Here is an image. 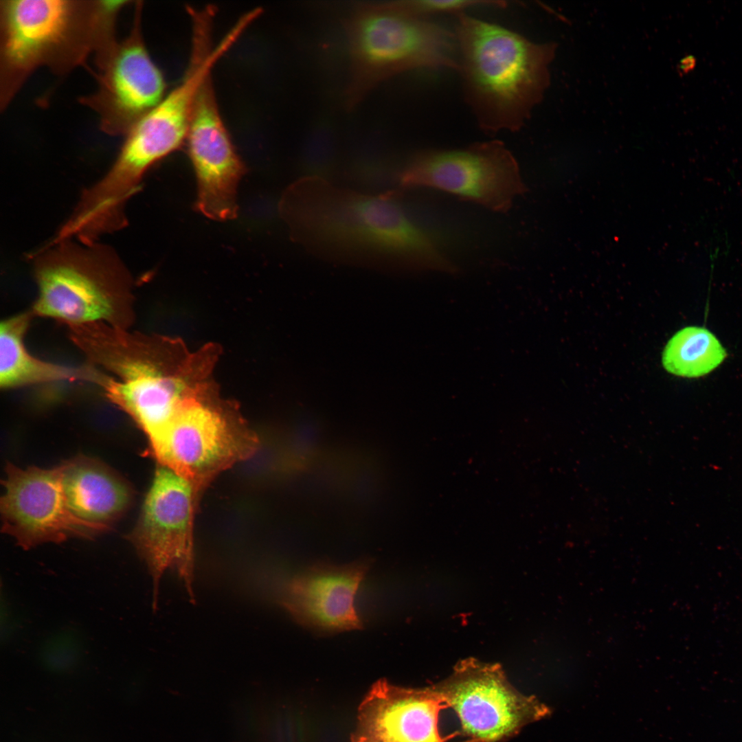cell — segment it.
Wrapping results in <instances>:
<instances>
[{
    "mask_svg": "<svg viewBox=\"0 0 742 742\" xmlns=\"http://www.w3.org/2000/svg\"><path fill=\"white\" fill-rule=\"evenodd\" d=\"M446 708L433 686L404 688L379 680L359 706L352 742H447L452 737H443L438 728Z\"/></svg>",
    "mask_w": 742,
    "mask_h": 742,
    "instance_id": "16",
    "label": "cell"
},
{
    "mask_svg": "<svg viewBox=\"0 0 742 742\" xmlns=\"http://www.w3.org/2000/svg\"><path fill=\"white\" fill-rule=\"evenodd\" d=\"M454 38L444 28L402 12H375L357 22L358 56L376 67H458Z\"/></svg>",
    "mask_w": 742,
    "mask_h": 742,
    "instance_id": "14",
    "label": "cell"
},
{
    "mask_svg": "<svg viewBox=\"0 0 742 742\" xmlns=\"http://www.w3.org/2000/svg\"><path fill=\"white\" fill-rule=\"evenodd\" d=\"M368 569L363 562L310 567L285 584L280 603L297 623L310 629L322 633L359 629L363 623L355 600Z\"/></svg>",
    "mask_w": 742,
    "mask_h": 742,
    "instance_id": "15",
    "label": "cell"
},
{
    "mask_svg": "<svg viewBox=\"0 0 742 742\" xmlns=\"http://www.w3.org/2000/svg\"><path fill=\"white\" fill-rule=\"evenodd\" d=\"M5 472L2 531L24 550L71 538L93 539L111 530L72 512L63 487V463L51 469H21L8 462Z\"/></svg>",
    "mask_w": 742,
    "mask_h": 742,
    "instance_id": "10",
    "label": "cell"
},
{
    "mask_svg": "<svg viewBox=\"0 0 742 742\" xmlns=\"http://www.w3.org/2000/svg\"><path fill=\"white\" fill-rule=\"evenodd\" d=\"M63 464V487L72 512L82 519L111 528L131 504L130 484L91 458L78 456Z\"/></svg>",
    "mask_w": 742,
    "mask_h": 742,
    "instance_id": "17",
    "label": "cell"
},
{
    "mask_svg": "<svg viewBox=\"0 0 742 742\" xmlns=\"http://www.w3.org/2000/svg\"><path fill=\"white\" fill-rule=\"evenodd\" d=\"M34 317L29 310L1 322V388L8 390L48 383L78 381L96 384L100 371L89 363L81 367L63 366L41 360L29 352L24 337Z\"/></svg>",
    "mask_w": 742,
    "mask_h": 742,
    "instance_id": "18",
    "label": "cell"
},
{
    "mask_svg": "<svg viewBox=\"0 0 742 742\" xmlns=\"http://www.w3.org/2000/svg\"><path fill=\"white\" fill-rule=\"evenodd\" d=\"M211 34L204 29L192 32L191 58L182 80L124 135L120 151L135 167L147 171L186 142L200 85L236 42L234 35L227 34L214 46Z\"/></svg>",
    "mask_w": 742,
    "mask_h": 742,
    "instance_id": "12",
    "label": "cell"
},
{
    "mask_svg": "<svg viewBox=\"0 0 742 742\" xmlns=\"http://www.w3.org/2000/svg\"><path fill=\"white\" fill-rule=\"evenodd\" d=\"M142 2H136L130 34L97 64L98 87L80 99L96 113L100 128L109 135H125L166 95L163 74L142 36Z\"/></svg>",
    "mask_w": 742,
    "mask_h": 742,
    "instance_id": "11",
    "label": "cell"
},
{
    "mask_svg": "<svg viewBox=\"0 0 742 742\" xmlns=\"http://www.w3.org/2000/svg\"><path fill=\"white\" fill-rule=\"evenodd\" d=\"M457 16V70L479 126L489 133L520 129L548 87L556 45L533 43L463 13Z\"/></svg>",
    "mask_w": 742,
    "mask_h": 742,
    "instance_id": "4",
    "label": "cell"
},
{
    "mask_svg": "<svg viewBox=\"0 0 742 742\" xmlns=\"http://www.w3.org/2000/svg\"><path fill=\"white\" fill-rule=\"evenodd\" d=\"M33 273L34 316L67 326L101 322L130 329L133 325L132 276L109 246L74 239L52 242L33 259Z\"/></svg>",
    "mask_w": 742,
    "mask_h": 742,
    "instance_id": "5",
    "label": "cell"
},
{
    "mask_svg": "<svg viewBox=\"0 0 742 742\" xmlns=\"http://www.w3.org/2000/svg\"><path fill=\"white\" fill-rule=\"evenodd\" d=\"M457 715L462 734L475 742H503L551 711L534 696L518 691L498 664L460 661L432 686Z\"/></svg>",
    "mask_w": 742,
    "mask_h": 742,
    "instance_id": "9",
    "label": "cell"
},
{
    "mask_svg": "<svg viewBox=\"0 0 742 742\" xmlns=\"http://www.w3.org/2000/svg\"><path fill=\"white\" fill-rule=\"evenodd\" d=\"M696 64V58L692 54L688 55L680 60L678 65L679 71L682 74H688L695 69Z\"/></svg>",
    "mask_w": 742,
    "mask_h": 742,
    "instance_id": "21",
    "label": "cell"
},
{
    "mask_svg": "<svg viewBox=\"0 0 742 742\" xmlns=\"http://www.w3.org/2000/svg\"><path fill=\"white\" fill-rule=\"evenodd\" d=\"M258 436L214 382L186 398L149 442L159 465L188 481L198 498L222 471L258 451Z\"/></svg>",
    "mask_w": 742,
    "mask_h": 742,
    "instance_id": "6",
    "label": "cell"
},
{
    "mask_svg": "<svg viewBox=\"0 0 742 742\" xmlns=\"http://www.w3.org/2000/svg\"><path fill=\"white\" fill-rule=\"evenodd\" d=\"M128 1H0V104L6 108L28 76L47 67L66 74L113 46Z\"/></svg>",
    "mask_w": 742,
    "mask_h": 742,
    "instance_id": "3",
    "label": "cell"
},
{
    "mask_svg": "<svg viewBox=\"0 0 742 742\" xmlns=\"http://www.w3.org/2000/svg\"><path fill=\"white\" fill-rule=\"evenodd\" d=\"M479 5L505 6L506 2L499 1H469V0H426L406 3L403 5V12L417 16L418 15L440 13H462V11Z\"/></svg>",
    "mask_w": 742,
    "mask_h": 742,
    "instance_id": "20",
    "label": "cell"
},
{
    "mask_svg": "<svg viewBox=\"0 0 742 742\" xmlns=\"http://www.w3.org/2000/svg\"><path fill=\"white\" fill-rule=\"evenodd\" d=\"M68 333L88 363L102 371L97 385L148 442L186 398L210 382L218 354L214 346L191 352L177 339L101 322L70 326Z\"/></svg>",
    "mask_w": 742,
    "mask_h": 742,
    "instance_id": "2",
    "label": "cell"
},
{
    "mask_svg": "<svg viewBox=\"0 0 742 742\" xmlns=\"http://www.w3.org/2000/svg\"><path fill=\"white\" fill-rule=\"evenodd\" d=\"M198 500L188 481L158 464L137 522L126 535L151 577L153 610L168 569L177 572L189 600L195 602L193 519Z\"/></svg>",
    "mask_w": 742,
    "mask_h": 742,
    "instance_id": "8",
    "label": "cell"
},
{
    "mask_svg": "<svg viewBox=\"0 0 742 742\" xmlns=\"http://www.w3.org/2000/svg\"><path fill=\"white\" fill-rule=\"evenodd\" d=\"M278 211L291 239L322 258L448 273L454 266L409 217L396 191L372 195L300 177L282 193Z\"/></svg>",
    "mask_w": 742,
    "mask_h": 742,
    "instance_id": "1",
    "label": "cell"
},
{
    "mask_svg": "<svg viewBox=\"0 0 742 742\" xmlns=\"http://www.w3.org/2000/svg\"><path fill=\"white\" fill-rule=\"evenodd\" d=\"M726 357V349L710 331L704 327L688 326L668 341L662 364L673 374L697 378L711 372Z\"/></svg>",
    "mask_w": 742,
    "mask_h": 742,
    "instance_id": "19",
    "label": "cell"
},
{
    "mask_svg": "<svg viewBox=\"0 0 742 742\" xmlns=\"http://www.w3.org/2000/svg\"><path fill=\"white\" fill-rule=\"evenodd\" d=\"M431 188L498 213L527 191L518 164L499 141L456 150H428L401 164L398 188Z\"/></svg>",
    "mask_w": 742,
    "mask_h": 742,
    "instance_id": "7",
    "label": "cell"
},
{
    "mask_svg": "<svg viewBox=\"0 0 742 742\" xmlns=\"http://www.w3.org/2000/svg\"><path fill=\"white\" fill-rule=\"evenodd\" d=\"M186 142L197 179L196 208L213 220L236 218L237 187L246 168L220 114L211 75L198 89Z\"/></svg>",
    "mask_w": 742,
    "mask_h": 742,
    "instance_id": "13",
    "label": "cell"
}]
</instances>
